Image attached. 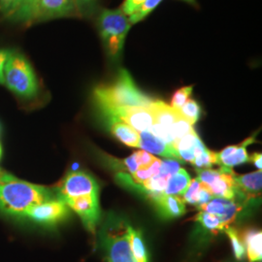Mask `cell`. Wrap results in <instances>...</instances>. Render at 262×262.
<instances>
[{"label": "cell", "mask_w": 262, "mask_h": 262, "mask_svg": "<svg viewBox=\"0 0 262 262\" xmlns=\"http://www.w3.org/2000/svg\"><path fill=\"white\" fill-rule=\"evenodd\" d=\"M54 197L46 187L21 181L0 170V213L25 219L30 208Z\"/></svg>", "instance_id": "obj_1"}, {"label": "cell", "mask_w": 262, "mask_h": 262, "mask_svg": "<svg viewBox=\"0 0 262 262\" xmlns=\"http://www.w3.org/2000/svg\"><path fill=\"white\" fill-rule=\"evenodd\" d=\"M94 100L103 111L117 107H148L152 99L143 94L127 70L121 69L111 84L95 88Z\"/></svg>", "instance_id": "obj_2"}, {"label": "cell", "mask_w": 262, "mask_h": 262, "mask_svg": "<svg viewBox=\"0 0 262 262\" xmlns=\"http://www.w3.org/2000/svg\"><path fill=\"white\" fill-rule=\"evenodd\" d=\"M4 85L23 99H32L39 94L37 77L28 58L13 51L4 69Z\"/></svg>", "instance_id": "obj_3"}, {"label": "cell", "mask_w": 262, "mask_h": 262, "mask_svg": "<svg viewBox=\"0 0 262 262\" xmlns=\"http://www.w3.org/2000/svg\"><path fill=\"white\" fill-rule=\"evenodd\" d=\"M97 27L106 54L113 60L122 55L125 39L131 28L128 17L122 9H103L97 19Z\"/></svg>", "instance_id": "obj_4"}, {"label": "cell", "mask_w": 262, "mask_h": 262, "mask_svg": "<svg viewBox=\"0 0 262 262\" xmlns=\"http://www.w3.org/2000/svg\"><path fill=\"white\" fill-rule=\"evenodd\" d=\"M129 225L120 226L102 236V245L108 262H136L131 251Z\"/></svg>", "instance_id": "obj_5"}, {"label": "cell", "mask_w": 262, "mask_h": 262, "mask_svg": "<svg viewBox=\"0 0 262 262\" xmlns=\"http://www.w3.org/2000/svg\"><path fill=\"white\" fill-rule=\"evenodd\" d=\"M68 209V206L60 198L54 197L30 208L25 219H28L38 225L54 226L67 217L69 214Z\"/></svg>", "instance_id": "obj_6"}, {"label": "cell", "mask_w": 262, "mask_h": 262, "mask_svg": "<svg viewBox=\"0 0 262 262\" xmlns=\"http://www.w3.org/2000/svg\"><path fill=\"white\" fill-rule=\"evenodd\" d=\"M110 120H118L128 124L137 132L150 130L154 124V117L148 107H117L101 111Z\"/></svg>", "instance_id": "obj_7"}, {"label": "cell", "mask_w": 262, "mask_h": 262, "mask_svg": "<svg viewBox=\"0 0 262 262\" xmlns=\"http://www.w3.org/2000/svg\"><path fill=\"white\" fill-rule=\"evenodd\" d=\"M98 193L97 184L90 174L84 172L69 173L58 187L57 197L66 200L81 195Z\"/></svg>", "instance_id": "obj_8"}, {"label": "cell", "mask_w": 262, "mask_h": 262, "mask_svg": "<svg viewBox=\"0 0 262 262\" xmlns=\"http://www.w3.org/2000/svg\"><path fill=\"white\" fill-rule=\"evenodd\" d=\"M63 202L68 208L72 209L76 214L80 216L84 227L90 232H95L96 224L99 219L98 193L74 197L66 199Z\"/></svg>", "instance_id": "obj_9"}, {"label": "cell", "mask_w": 262, "mask_h": 262, "mask_svg": "<svg viewBox=\"0 0 262 262\" xmlns=\"http://www.w3.org/2000/svg\"><path fill=\"white\" fill-rule=\"evenodd\" d=\"M38 0H8L0 7L3 18L15 23L31 24L35 21Z\"/></svg>", "instance_id": "obj_10"}, {"label": "cell", "mask_w": 262, "mask_h": 262, "mask_svg": "<svg viewBox=\"0 0 262 262\" xmlns=\"http://www.w3.org/2000/svg\"><path fill=\"white\" fill-rule=\"evenodd\" d=\"M78 14L74 0H38L35 21Z\"/></svg>", "instance_id": "obj_11"}, {"label": "cell", "mask_w": 262, "mask_h": 262, "mask_svg": "<svg viewBox=\"0 0 262 262\" xmlns=\"http://www.w3.org/2000/svg\"><path fill=\"white\" fill-rule=\"evenodd\" d=\"M179 169L180 165L176 159H167L164 161L161 160V166L159 168V173L149 180L141 183L139 186L154 199L162 194L163 190L167 186L169 179L171 178Z\"/></svg>", "instance_id": "obj_12"}, {"label": "cell", "mask_w": 262, "mask_h": 262, "mask_svg": "<svg viewBox=\"0 0 262 262\" xmlns=\"http://www.w3.org/2000/svg\"><path fill=\"white\" fill-rule=\"evenodd\" d=\"M201 211L207 212L211 215L219 217L225 225H231L241 211V206L235 201V199H226L214 197L206 204L199 207Z\"/></svg>", "instance_id": "obj_13"}, {"label": "cell", "mask_w": 262, "mask_h": 262, "mask_svg": "<svg viewBox=\"0 0 262 262\" xmlns=\"http://www.w3.org/2000/svg\"><path fill=\"white\" fill-rule=\"evenodd\" d=\"M234 175V172L231 168L223 166L220 169V172L215 178L208 186H203L214 197L235 199L237 194L235 188Z\"/></svg>", "instance_id": "obj_14"}, {"label": "cell", "mask_w": 262, "mask_h": 262, "mask_svg": "<svg viewBox=\"0 0 262 262\" xmlns=\"http://www.w3.org/2000/svg\"><path fill=\"white\" fill-rule=\"evenodd\" d=\"M143 150L150 154L159 155L168 159L180 160L178 152L173 148L172 145L160 140L155 136L150 131H143L139 133V147Z\"/></svg>", "instance_id": "obj_15"}, {"label": "cell", "mask_w": 262, "mask_h": 262, "mask_svg": "<svg viewBox=\"0 0 262 262\" xmlns=\"http://www.w3.org/2000/svg\"><path fill=\"white\" fill-rule=\"evenodd\" d=\"M254 136L250 137L249 139L244 141L242 144L238 146H229L225 150L216 154L217 156V164H223L225 167L231 168L236 165L242 164L245 162L250 161V157L247 152V146L253 143Z\"/></svg>", "instance_id": "obj_16"}, {"label": "cell", "mask_w": 262, "mask_h": 262, "mask_svg": "<svg viewBox=\"0 0 262 262\" xmlns=\"http://www.w3.org/2000/svg\"><path fill=\"white\" fill-rule=\"evenodd\" d=\"M234 182L237 195L248 199L258 196L261 192V170L242 176L234 175Z\"/></svg>", "instance_id": "obj_17"}, {"label": "cell", "mask_w": 262, "mask_h": 262, "mask_svg": "<svg viewBox=\"0 0 262 262\" xmlns=\"http://www.w3.org/2000/svg\"><path fill=\"white\" fill-rule=\"evenodd\" d=\"M149 109L154 117V123L170 134L171 126L181 117L178 110L159 100H152V102L149 105Z\"/></svg>", "instance_id": "obj_18"}, {"label": "cell", "mask_w": 262, "mask_h": 262, "mask_svg": "<svg viewBox=\"0 0 262 262\" xmlns=\"http://www.w3.org/2000/svg\"><path fill=\"white\" fill-rule=\"evenodd\" d=\"M154 201L157 203L159 213L165 219L177 217L186 213L185 202L181 197L160 194L154 198Z\"/></svg>", "instance_id": "obj_19"}, {"label": "cell", "mask_w": 262, "mask_h": 262, "mask_svg": "<svg viewBox=\"0 0 262 262\" xmlns=\"http://www.w3.org/2000/svg\"><path fill=\"white\" fill-rule=\"evenodd\" d=\"M261 231L248 230L242 235L245 251L250 262H260L262 259Z\"/></svg>", "instance_id": "obj_20"}, {"label": "cell", "mask_w": 262, "mask_h": 262, "mask_svg": "<svg viewBox=\"0 0 262 262\" xmlns=\"http://www.w3.org/2000/svg\"><path fill=\"white\" fill-rule=\"evenodd\" d=\"M111 132L119 140L129 147H139V132L118 120H110Z\"/></svg>", "instance_id": "obj_21"}, {"label": "cell", "mask_w": 262, "mask_h": 262, "mask_svg": "<svg viewBox=\"0 0 262 262\" xmlns=\"http://www.w3.org/2000/svg\"><path fill=\"white\" fill-rule=\"evenodd\" d=\"M200 141L195 131H191L190 133L184 136L183 138L175 141L172 146L178 152L180 159H184L188 162H192L194 159V150L197 143Z\"/></svg>", "instance_id": "obj_22"}, {"label": "cell", "mask_w": 262, "mask_h": 262, "mask_svg": "<svg viewBox=\"0 0 262 262\" xmlns=\"http://www.w3.org/2000/svg\"><path fill=\"white\" fill-rule=\"evenodd\" d=\"M190 177L185 169L180 168L178 171L169 179L167 186L163 190V195H175L182 196L190 184Z\"/></svg>", "instance_id": "obj_23"}, {"label": "cell", "mask_w": 262, "mask_h": 262, "mask_svg": "<svg viewBox=\"0 0 262 262\" xmlns=\"http://www.w3.org/2000/svg\"><path fill=\"white\" fill-rule=\"evenodd\" d=\"M191 163L198 168H210L214 164H217V156L214 151L208 150L200 140L197 143L194 159Z\"/></svg>", "instance_id": "obj_24"}, {"label": "cell", "mask_w": 262, "mask_h": 262, "mask_svg": "<svg viewBox=\"0 0 262 262\" xmlns=\"http://www.w3.org/2000/svg\"><path fill=\"white\" fill-rule=\"evenodd\" d=\"M128 233H129L131 251L136 262H148V254H147L146 247L140 232L134 230L131 226H129Z\"/></svg>", "instance_id": "obj_25"}, {"label": "cell", "mask_w": 262, "mask_h": 262, "mask_svg": "<svg viewBox=\"0 0 262 262\" xmlns=\"http://www.w3.org/2000/svg\"><path fill=\"white\" fill-rule=\"evenodd\" d=\"M196 221H198L201 225H203L206 229L212 232H219V231H225L229 226L225 225L219 217L215 215H211L207 212L201 211L196 216Z\"/></svg>", "instance_id": "obj_26"}, {"label": "cell", "mask_w": 262, "mask_h": 262, "mask_svg": "<svg viewBox=\"0 0 262 262\" xmlns=\"http://www.w3.org/2000/svg\"><path fill=\"white\" fill-rule=\"evenodd\" d=\"M180 115L189 122L192 126L195 124L201 116V107L193 99H188L181 109H179Z\"/></svg>", "instance_id": "obj_27"}, {"label": "cell", "mask_w": 262, "mask_h": 262, "mask_svg": "<svg viewBox=\"0 0 262 262\" xmlns=\"http://www.w3.org/2000/svg\"><path fill=\"white\" fill-rule=\"evenodd\" d=\"M161 166V160L159 159H156L155 161H152L150 165L139 168L135 173L132 174V180L136 183V184H141L147 180L154 177L155 175H157L159 173V168Z\"/></svg>", "instance_id": "obj_28"}, {"label": "cell", "mask_w": 262, "mask_h": 262, "mask_svg": "<svg viewBox=\"0 0 262 262\" xmlns=\"http://www.w3.org/2000/svg\"><path fill=\"white\" fill-rule=\"evenodd\" d=\"M162 0H145V2L142 4L140 8L128 17L129 23L131 25H134V24L139 23L142 19H145L148 15H150V13L159 6V3Z\"/></svg>", "instance_id": "obj_29"}, {"label": "cell", "mask_w": 262, "mask_h": 262, "mask_svg": "<svg viewBox=\"0 0 262 262\" xmlns=\"http://www.w3.org/2000/svg\"><path fill=\"white\" fill-rule=\"evenodd\" d=\"M193 130H194L193 126L181 116L178 120L173 123V125L170 128V134L173 139V143L175 141L183 138L184 136H186L187 134Z\"/></svg>", "instance_id": "obj_30"}, {"label": "cell", "mask_w": 262, "mask_h": 262, "mask_svg": "<svg viewBox=\"0 0 262 262\" xmlns=\"http://www.w3.org/2000/svg\"><path fill=\"white\" fill-rule=\"evenodd\" d=\"M202 187V184L199 182L198 179H193L190 181L189 186L187 187L186 191L183 193V201L187 202L192 205H197L198 204V197H199V192Z\"/></svg>", "instance_id": "obj_31"}, {"label": "cell", "mask_w": 262, "mask_h": 262, "mask_svg": "<svg viewBox=\"0 0 262 262\" xmlns=\"http://www.w3.org/2000/svg\"><path fill=\"white\" fill-rule=\"evenodd\" d=\"M225 232H226V234L228 235V237L230 238L231 245H232V248H233V253H234L236 258L237 259H242L244 256H245L246 251H245V246H244L243 241H242L241 237H239L238 233L231 227H228L225 230Z\"/></svg>", "instance_id": "obj_32"}, {"label": "cell", "mask_w": 262, "mask_h": 262, "mask_svg": "<svg viewBox=\"0 0 262 262\" xmlns=\"http://www.w3.org/2000/svg\"><path fill=\"white\" fill-rule=\"evenodd\" d=\"M192 90H193L192 85L179 89L178 91H176L173 95L170 106L176 110L181 109V107L189 99V96L192 93Z\"/></svg>", "instance_id": "obj_33"}, {"label": "cell", "mask_w": 262, "mask_h": 262, "mask_svg": "<svg viewBox=\"0 0 262 262\" xmlns=\"http://www.w3.org/2000/svg\"><path fill=\"white\" fill-rule=\"evenodd\" d=\"M133 157L135 159V161L138 165L139 168L146 167L148 165H150L152 161L156 160V157H154L151 154L146 151V150H141L139 151H136L133 154Z\"/></svg>", "instance_id": "obj_34"}, {"label": "cell", "mask_w": 262, "mask_h": 262, "mask_svg": "<svg viewBox=\"0 0 262 262\" xmlns=\"http://www.w3.org/2000/svg\"><path fill=\"white\" fill-rule=\"evenodd\" d=\"M144 2H145V0H124L121 9L124 15L129 17L133 13H135L137 10L140 8Z\"/></svg>", "instance_id": "obj_35"}, {"label": "cell", "mask_w": 262, "mask_h": 262, "mask_svg": "<svg viewBox=\"0 0 262 262\" xmlns=\"http://www.w3.org/2000/svg\"><path fill=\"white\" fill-rule=\"evenodd\" d=\"M78 14L85 15L94 10L96 0H74Z\"/></svg>", "instance_id": "obj_36"}, {"label": "cell", "mask_w": 262, "mask_h": 262, "mask_svg": "<svg viewBox=\"0 0 262 262\" xmlns=\"http://www.w3.org/2000/svg\"><path fill=\"white\" fill-rule=\"evenodd\" d=\"M12 50L0 49V84H4V69Z\"/></svg>", "instance_id": "obj_37"}, {"label": "cell", "mask_w": 262, "mask_h": 262, "mask_svg": "<svg viewBox=\"0 0 262 262\" xmlns=\"http://www.w3.org/2000/svg\"><path fill=\"white\" fill-rule=\"evenodd\" d=\"M124 165L126 166V168L130 172L131 174L135 173V172L139 169L137 163H136V161H135V159H134V157H133V155L130 156L128 159H126L124 160Z\"/></svg>", "instance_id": "obj_38"}, {"label": "cell", "mask_w": 262, "mask_h": 262, "mask_svg": "<svg viewBox=\"0 0 262 262\" xmlns=\"http://www.w3.org/2000/svg\"><path fill=\"white\" fill-rule=\"evenodd\" d=\"M250 161L253 162L257 168L261 170V154H253L250 158Z\"/></svg>", "instance_id": "obj_39"}, {"label": "cell", "mask_w": 262, "mask_h": 262, "mask_svg": "<svg viewBox=\"0 0 262 262\" xmlns=\"http://www.w3.org/2000/svg\"><path fill=\"white\" fill-rule=\"evenodd\" d=\"M184 1H186V2L189 3V4H192V5L196 4V0H184Z\"/></svg>", "instance_id": "obj_40"}, {"label": "cell", "mask_w": 262, "mask_h": 262, "mask_svg": "<svg viewBox=\"0 0 262 262\" xmlns=\"http://www.w3.org/2000/svg\"><path fill=\"white\" fill-rule=\"evenodd\" d=\"M7 1H8V0H0V7L4 6V5L7 3Z\"/></svg>", "instance_id": "obj_41"}]
</instances>
